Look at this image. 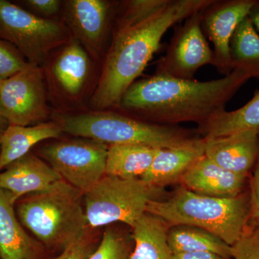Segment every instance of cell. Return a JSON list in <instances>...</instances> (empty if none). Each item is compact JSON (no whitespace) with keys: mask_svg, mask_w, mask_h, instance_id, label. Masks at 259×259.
Instances as JSON below:
<instances>
[{"mask_svg":"<svg viewBox=\"0 0 259 259\" xmlns=\"http://www.w3.org/2000/svg\"><path fill=\"white\" fill-rule=\"evenodd\" d=\"M205 145L206 140L202 137L183 146L160 149L149 169L140 178L154 189L181 180L190 167L203 157Z\"/></svg>","mask_w":259,"mask_h":259,"instance_id":"obj_16","label":"cell"},{"mask_svg":"<svg viewBox=\"0 0 259 259\" xmlns=\"http://www.w3.org/2000/svg\"><path fill=\"white\" fill-rule=\"evenodd\" d=\"M156 189L141 178H120L105 175L83 194L90 228L123 223L133 228L145 212Z\"/></svg>","mask_w":259,"mask_h":259,"instance_id":"obj_6","label":"cell"},{"mask_svg":"<svg viewBox=\"0 0 259 259\" xmlns=\"http://www.w3.org/2000/svg\"><path fill=\"white\" fill-rule=\"evenodd\" d=\"M129 255L127 240L118 231L108 228L100 245L87 259H127Z\"/></svg>","mask_w":259,"mask_h":259,"instance_id":"obj_26","label":"cell"},{"mask_svg":"<svg viewBox=\"0 0 259 259\" xmlns=\"http://www.w3.org/2000/svg\"><path fill=\"white\" fill-rule=\"evenodd\" d=\"M95 249L93 238L88 233L77 241L63 250L62 253L54 259H87Z\"/></svg>","mask_w":259,"mask_h":259,"instance_id":"obj_29","label":"cell"},{"mask_svg":"<svg viewBox=\"0 0 259 259\" xmlns=\"http://www.w3.org/2000/svg\"><path fill=\"white\" fill-rule=\"evenodd\" d=\"M168 243L175 253L212 252L231 259V246L210 232L191 226H175L168 229Z\"/></svg>","mask_w":259,"mask_h":259,"instance_id":"obj_23","label":"cell"},{"mask_svg":"<svg viewBox=\"0 0 259 259\" xmlns=\"http://www.w3.org/2000/svg\"><path fill=\"white\" fill-rule=\"evenodd\" d=\"M15 201L0 189V259H37L39 245L19 221Z\"/></svg>","mask_w":259,"mask_h":259,"instance_id":"obj_18","label":"cell"},{"mask_svg":"<svg viewBox=\"0 0 259 259\" xmlns=\"http://www.w3.org/2000/svg\"><path fill=\"white\" fill-rule=\"evenodd\" d=\"M68 35L59 22L0 0V37L13 46L29 64L40 66L53 49L68 41Z\"/></svg>","mask_w":259,"mask_h":259,"instance_id":"obj_7","label":"cell"},{"mask_svg":"<svg viewBox=\"0 0 259 259\" xmlns=\"http://www.w3.org/2000/svg\"><path fill=\"white\" fill-rule=\"evenodd\" d=\"M108 145L83 139L51 143L39 155L69 185L88 192L105 175Z\"/></svg>","mask_w":259,"mask_h":259,"instance_id":"obj_8","label":"cell"},{"mask_svg":"<svg viewBox=\"0 0 259 259\" xmlns=\"http://www.w3.org/2000/svg\"><path fill=\"white\" fill-rule=\"evenodd\" d=\"M61 180L47 161L30 152L0 171V189L16 203L24 196L47 190Z\"/></svg>","mask_w":259,"mask_h":259,"instance_id":"obj_14","label":"cell"},{"mask_svg":"<svg viewBox=\"0 0 259 259\" xmlns=\"http://www.w3.org/2000/svg\"><path fill=\"white\" fill-rule=\"evenodd\" d=\"M23 3L28 8L46 17L56 14L61 5L59 0H26Z\"/></svg>","mask_w":259,"mask_h":259,"instance_id":"obj_31","label":"cell"},{"mask_svg":"<svg viewBox=\"0 0 259 259\" xmlns=\"http://www.w3.org/2000/svg\"><path fill=\"white\" fill-rule=\"evenodd\" d=\"M56 122L63 133L108 146L136 144L163 149L183 146L201 138L178 125H158L106 110L62 115Z\"/></svg>","mask_w":259,"mask_h":259,"instance_id":"obj_5","label":"cell"},{"mask_svg":"<svg viewBox=\"0 0 259 259\" xmlns=\"http://www.w3.org/2000/svg\"><path fill=\"white\" fill-rule=\"evenodd\" d=\"M249 177L228 171L204 155L190 167L180 181L185 188L194 193L230 198L248 190Z\"/></svg>","mask_w":259,"mask_h":259,"instance_id":"obj_15","label":"cell"},{"mask_svg":"<svg viewBox=\"0 0 259 259\" xmlns=\"http://www.w3.org/2000/svg\"><path fill=\"white\" fill-rule=\"evenodd\" d=\"M83 198L81 191L61 180L47 190L19 199L15 212L37 240L64 250L88 233Z\"/></svg>","mask_w":259,"mask_h":259,"instance_id":"obj_4","label":"cell"},{"mask_svg":"<svg viewBox=\"0 0 259 259\" xmlns=\"http://www.w3.org/2000/svg\"><path fill=\"white\" fill-rule=\"evenodd\" d=\"M29 65L13 46L0 39V83L26 69Z\"/></svg>","mask_w":259,"mask_h":259,"instance_id":"obj_27","label":"cell"},{"mask_svg":"<svg viewBox=\"0 0 259 259\" xmlns=\"http://www.w3.org/2000/svg\"><path fill=\"white\" fill-rule=\"evenodd\" d=\"M203 10L175 29L166 54L156 64L155 74L192 80L201 67L212 65L213 51L201 26Z\"/></svg>","mask_w":259,"mask_h":259,"instance_id":"obj_10","label":"cell"},{"mask_svg":"<svg viewBox=\"0 0 259 259\" xmlns=\"http://www.w3.org/2000/svg\"><path fill=\"white\" fill-rule=\"evenodd\" d=\"M9 125L8 121L5 118L3 113H2L1 110H0V136L3 134L7 127Z\"/></svg>","mask_w":259,"mask_h":259,"instance_id":"obj_34","label":"cell"},{"mask_svg":"<svg viewBox=\"0 0 259 259\" xmlns=\"http://www.w3.org/2000/svg\"><path fill=\"white\" fill-rule=\"evenodd\" d=\"M212 0H171L157 14L143 23L113 32L111 44L91 99L96 111L118 107L121 99L136 81L168 29L205 8Z\"/></svg>","mask_w":259,"mask_h":259,"instance_id":"obj_2","label":"cell"},{"mask_svg":"<svg viewBox=\"0 0 259 259\" xmlns=\"http://www.w3.org/2000/svg\"><path fill=\"white\" fill-rule=\"evenodd\" d=\"M251 76L233 69L222 79L199 81L154 74L135 81L119 108L162 125L193 122L202 126L226 110L227 103Z\"/></svg>","mask_w":259,"mask_h":259,"instance_id":"obj_1","label":"cell"},{"mask_svg":"<svg viewBox=\"0 0 259 259\" xmlns=\"http://www.w3.org/2000/svg\"><path fill=\"white\" fill-rule=\"evenodd\" d=\"M91 72L88 51L76 39L67 42L53 62L51 74L59 92L75 98L82 93Z\"/></svg>","mask_w":259,"mask_h":259,"instance_id":"obj_17","label":"cell"},{"mask_svg":"<svg viewBox=\"0 0 259 259\" xmlns=\"http://www.w3.org/2000/svg\"><path fill=\"white\" fill-rule=\"evenodd\" d=\"M248 17L251 20L256 31L259 32V0H255L254 5L250 9Z\"/></svg>","mask_w":259,"mask_h":259,"instance_id":"obj_33","label":"cell"},{"mask_svg":"<svg viewBox=\"0 0 259 259\" xmlns=\"http://www.w3.org/2000/svg\"><path fill=\"white\" fill-rule=\"evenodd\" d=\"M250 194V217L248 226H259V156L248 182Z\"/></svg>","mask_w":259,"mask_h":259,"instance_id":"obj_30","label":"cell"},{"mask_svg":"<svg viewBox=\"0 0 259 259\" xmlns=\"http://www.w3.org/2000/svg\"><path fill=\"white\" fill-rule=\"evenodd\" d=\"M159 148L142 144L108 146L105 175L120 178H140L152 164Z\"/></svg>","mask_w":259,"mask_h":259,"instance_id":"obj_21","label":"cell"},{"mask_svg":"<svg viewBox=\"0 0 259 259\" xmlns=\"http://www.w3.org/2000/svg\"><path fill=\"white\" fill-rule=\"evenodd\" d=\"M246 131H259V90L244 106L218 114L199 126L197 132L202 138L212 139Z\"/></svg>","mask_w":259,"mask_h":259,"instance_id":"obj_22","label":"cell"},{"mask_svg":"<svg viewBox=\"0 0 259 259\" xmlns=\"http://www.w3.org/2000/svg\"><path fill=\"white\" fill-rule=\"evenodd\" d=\"M231 253V259H259V226H247Z\"/></svg>","mask_w":259,"mask_h":259,"instance_id":"obj_28","label":"cell"},{"mask_svg":"<svg viewBox=\"0 0 259 259\" xmlns=\"http://www.w3.org/2000/svg\"><path fill=\"white\" fill-rule=\"evenodd\" d=\"M232 69L259 79V34L248 16L238 24L230 42Z\"/></svg>","mask_w":259,"mask_h":259,"instance_id":"obj_24","label":"cell"},{"mask_svg":"<svg viewBox=\"0 0 259 259\" xmlns=\"http://www.w3.org/2000/svg\"><path fill=\"white\" fill-rule=\"evenodd\" d=\"M171 0H128L120 3L114 32L131 28L157 14Z\"/></svg>","mask_w":259,"mask_h":259,"instance_id":"obj_25","label":"cell"},{"mask_svg":"<svg viewBox=\"0 0 259 259\" xmlns=\"http://www.w3.org/2000/svg\"><path fill=\"white\" fill-rule=\"evenodd\" d=\"M175 259H229L212 252L200 251L175 253Z\"/></svg>","mask_w":259,"mask_h":259,"instance_id":"obj_32","label":"cell"},{"mask_svg":"<svg viewBox=\"0 0 259 259\" xmlns=\"http://www.w3.org/2000/svg\"><path fill=\"white\" fill-rule=\"evenodd\" d=\"M0 110L9 125L42 123L51 113L44 71L30 64L0 83Z\"/></svg>","mask_w":259,"mask_h":259,"instance_id":"obj_9","label":"cell"},{"mask_svg":"<svg viewBox=\"0 0 259 259\" xmlns=\"http://www.w3.org/2000/svg\"><path fill=\"white\" fill-rule=\"evenodd\" d=\"M255 0H212L202 12L201 26L213 44L212 66L220 74L233 71L230 42L238 24L249 14Z\"/></svg>","mask_w":259,"mask_h":259,"instance_id":"obj_11","label":"cell"},{"mask_svg":"<svg viewBox=\"0 0 259 259\" xmlns=\"http://www.w3.org/2000/svg\"><path fill=\"white\" fill-rule=\"evenodd\" d=\"M205 140L204 155L209 159L228 171L250 176L259 156V131Z\"/></svg>","mask_w":259,"mask_h":259,"instance_id":"obj_13","label":"cell"},{"mask_svg":"<svg viewBox=\"0 0 259 259\" xmlns=\"http://www.w3.org/2000/svg\"><path fill=\"white\" fill-rule=\"evenodd\" d=\"M132 229L135 247L127 259H175L168 243V227L161 218L145 212Z\"/></svg>","mask_w":259,"mask_h":259,"instance_id":"obj_20","label":"cell"},{"mask_svg":"<svg viewBox=\"0 0 259 259\" xmlns=\"http://www.w3.org/2000/svg\"><path fill=\"white\" fill-rule=\"evenodd\" d=\"M115 4L105 0H69L64 5V17L74 39L97 56L101 52Z\"/></svg>","mask_w":259,"mask_h":259,"instance_id":"obj_12","label":"cell"},{"mask_svg":"<svg viewBox=\"0 0 259 259\" xmlns=\"http://www.w3.org/2000/svg\"><path fill=\"white\" fill-rule=\"evenodd\" d=\"M62 133L57 122L8 125L0 136V171L30 153L35 145L46 140L58 139Z\"/></svg>","mask_w":259,"mask_h":259,"instance_id":"obj_19","label":"cell"},{"mask_svg":"<svg viewBox=\"0 0 259 259\" xmlns=\"http://www.w3.org/2000/svg\"><path fill=\"white\" fill-rule=\"evenodd\" d=\"M250 207L248 189L237 197L219 198L181 187L168 199H151L146 212L161 218L168 228L197 227L210 232L232 246L248 226Z\"/></svg>","mask_w":259,"mask_h":259,"instance_id":"obj_3","label":"cell"}]
</instances>
